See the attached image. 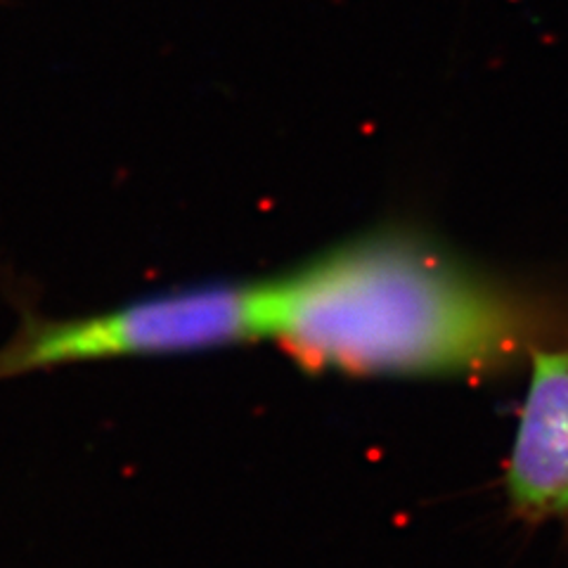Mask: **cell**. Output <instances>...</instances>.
Listing matches in <instances>:
<instances>
[{
	"label": "cell",
	"mask_w": 568,
	"mask_h": 568,
	"mask_svg": "<svg viewBox=\"0 0 568 568\" xmlns=\"http://www.w3.org/2000/svg\"><path fill=\"white\" fill-rule=\"evenodd\" d=\"M268 332L304 369L469 377L532 351L509 294L398 233L363 237L265 282Z\"/></svg>",
	"instance_id": "cell-1"
},
{
	"label": "cell",
	"mask_w": 568,
	"mask_h": 568,
	"mask_svg": "<svg viewBox=\"0 0 568 568\" xmlns=\"http://www.w3.org/2000/svg\"><path fill=\"white\" fill-rule=\"evenodd\" d=\"M265 282L175 290L71 317L27 313L0 346V382L67 365L242 344L265 336Z\"/></svg>",
	"instance_id": "cell-2"
},
{
	"label": "cell",
	"mask_w": 568,
	"mask_h": 568,
	"mask_svg": "<svg viewBox=\"0 0 568 568\" xmlns=\"http://www.w3.org/2000/svg\"><path fill=\"white\" fill-rule=\"evenodd\" d=\"M505 484L517 517H568V351H530V382Z\"/></svg>",
	"instance_id": "cell-3"
}]
</instances>
